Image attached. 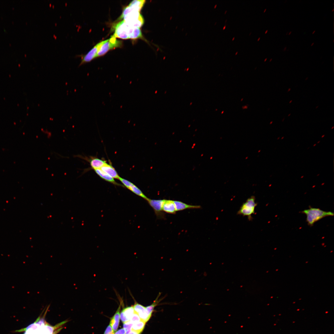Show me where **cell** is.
I'll return each mask as SVG.
<instances>
[{"mask_svg": "<svg viewBox=\"0 0 334 334\" xmlns=\"http://www.w3.org/2000/svg\"><path fill=\"white\" fill-rule=\"evenodd\" d=\"M113 28L114 32L113 36L116 38L135 39L143 37L139 28L131 26L123 20L117 23Z\"/></svg>", "mask_w": 334, "mask_h": 334, "instance_id": "cell-1", "label": "cell"}, {"mask_svg": "<svg viewBox=\"0 0 334 334\" xmlns=\"http://www.w3.org/2000/svg\"><path fill=\"white\" fill-rule=\"evenodd\" d=\"M302 212L306 216V220L308 225L312 226L318 221L327 216H333V212L330 211H325L319 208H310L304 210Z\"/></svg>", "mask_w": 334, "mask_h": 334, "instance_id": "cell-2", "label": "cell"}, {"mask_svg": "<svg viewBox=\"0 0 334 334\" xmlns=\"http://www.w3.org/2000/svg\"><path fill=\"white\" fill-rule=\"evenodd\" d=\"M257 205L255 196H252L243 203L237 214L243 216H247L250 220L252 219L251 215L255 213V208Z\"/></svg>", "mask_w": 334, "mask_h": 334, "instance_id": "cell-3", "label": "cell"}, {"mask_svg": "<svg viewBox=\"0 0 334 334\" xmlns=\"http://www.w3.org/2000/svg\"><path fill=\"white\" fill-rule=\"evenodd\" d=\"M123 20L129 25L135 28L141 27L143 24L144 19L139 11H132L123 17Z\"/></svg>", "mask_w": 334, "mask_h": 334, "instance_id": "cell-4", "label": "cell"}, {"mask_svg": "<svg viewBox=\"0 0 334 334\" xmlns=\"http://www.w3.org/2000/svg\"><path fill=\"white\" fill-rule=\"evenodd\" d=\"M121 41L112 36L109 39L105 40L97 53V57L105 55L110 50L121 47Z\"/></svg>", "mask_w": 334, "mask_h": 334, "instance_id": "cell-5", "label": "cell"}, {"mask_svg": "<svg viewBox=\"0 0 334 334\" xmlns=\"http://www.w3.org/2000/svg\"><path fill=\"white\" fill-rule=\"evenodd\" d=\"M165 199H148L147 201L153 208L157 218L165 219V214L163 210V205Z\"/></svg>", "mask_w": 334, "mask_h": 334, "instance_id": "cell-6", "label": "cell"}, {"mask_svg": "<svg viewBox=\"0 0 334 334\" xmlns=\"http://www.w3.org/2000/svg\"><path fill=\"white\" fill-rule=\"evenodd\" d=\"M105 41L98 43L93 47L87 54L81 56V59L79 66L90 62L97 57V53Z\"/></svg>", "mask_w": 334, "mask_h": 334, "instance_id": "cell-7", "label": "cell"}, {"mask_svg": "<svg viewBox=\"0 0 334 334\" xmlns=\"http://www.w3.org/2000/svg\"><path fill=\"white\" fill-rule=\"evenodd\" d=\"M125 186L137 195L147 201L149 199L136 186L131 182L120 177L119 179Z\"/></svg>", "mask_w": 334, "mask_h": 334, "instance_id": "cell-8", "label": "cell"}, {"mask_svg": "<svg viewBox=\"0 0 334 334\" xmlns=\"http://www.w3.org/2000/svg\"><path fill=\"white\" fill-rule=\"evenodd\" d=\"M135 312L137 313L141 320L146 323L151 317L146 308L142 305L137 302H135L133 306Z\"/></svg>", "mask_w": 334, "mask_h": 334, "instance_id": "cell-9", "label": "cell"}, {"mask_svg": "<svg viewBox=\"0 0 334 334\" xmlns=\"http://www.w3.org/2000/svg\"><path fill=\"white\" fill-rule=\"evenodd\" d=\"M76 156L77 157L88 161L90 163L92 168L94 169H101L106 163L105 161L97 158L91 157L89 159H88V158H85L83 156L80 155H77Z\"/></svg>", "mask_w": 334, "mask_h": 334, "instance_id": "cell-10", "label": "cell"}, {"mask_svg": "<svg viewBox=\"0 0 334 334\" xmlns=\"http://www.w3.org/2000/svg\"><path fill=\"white\" fill-rule=\"evenodd\" d=\"M163 210L167 213L175 214L176 211L173 200L165 199L163 205Z\"/></svg>", "mask_w": 334, "mask_h": 334, "instance_id": "cell-11", "label": "cell"}, {"mask_svg": "<svg viewBox=\"0 0 334 334\" xmlns=\"http://www.w3.org/2000/svg\"><path fill=\"white\" fill-rule=\"evenodd\" d=\"M176 211H180L187 209H198L201 208L199 205H193L188 204L181 201L173 200Z\"/></svg>", "mask_w": 334, "mask_h": 334, "instance_id": "cell-12", "label": "cell"}, {"mask_svg": "<svg viewBox=\"0 0 334 334\" xmlns=\"http://www.w3.org/2000/svg\"><path fill=\"white\" fill-rule=\"evenodd\" d=\"M101 169L113 178L118 179L120 177L114 168L111 165L107 163Z\"/></svg>", "mask_w": 334, "mask_h": 334, "instance_id": "cell-13", "label": "cell"}, {"mask_svg": "<svg viewBox=\"0 0 334 334\" xmlns=\"http://www.w3.org/2000/svg\"><path fill=\"white\" fill-rule=\"evenodd\" d=\"M120 307V305L116 312L111 318L109 324L114 332L116 331L117 330L119 324Z\"/></svg>", "mask_w": 334, "mask_h": 334, "instance_id": "cell-14", "label": "cell"}, {"mask_svg": "<svg viewBox=\"0 0 334 334\" xmlns=\"http://www.w3.org/2000/svg\"><path fill=\"white\" fill-rule=\"evenodd\" d=\"M94 170L96 173L100 177L104 180L111 182L114 185L118 186H121V184H119L116 182L113 178L110 176L106 173L104 172L101 169H96Z\"/></svg>", "mask_w": 334, "mask_h": 334, "instance_id": "cell-15", "label": "cell"}, {"mask_svg": "<svg viewBox=\"0 0 334 334\" xmlns=\"http://www.w3.org/2000/svg\"><path fill=\"white\" fill-rule=\"evenodd\" d=\"M145 0H135L132 1L129 5V7L131 11H139L143 7Z\"/></svg>", "mask_w": 334, "mask_h": 334, "instance_id": "cell-16", "label": "cell"}, {"mask_svg": "<svg viewBox=\"0 0 334 334\" xmlns=\"http://www.w3.org/2000/svg\"><path fill=\"white\" fill-rule=\"evenodd\" d=\"M146 322L141 320L139 322L133 324L131 330L136 331L140 334L143 330Z\"/></svg>", "mask_w": 334, "mask_h": 334, "instance_id": "cell-17", "label": "cell"}, {"mask_svg": "<svg viewBox=\"0 0 334 334\" xmlns=\"http://www.w3.org/2000/svg\"><path fill=\"white\" fill-rule=\"evenodd\" d=\"M161 294L160 293H159L158 296L157 297L155 300L154 301L153 303L151 304L150 305L146 307L147 310L149 314L151 316L152 313L154 309L155 306H156L158 303L161 300V299H159V298Z\"/></svg>", "mask_w": 334, "mask_h": 334, "instance_id": "cell-18", "label": "cell"}, {"mask_svg": "<svg viewBox=\"0 0 334 334\" xmlns=\"http://www.w3.org/2000/svg\"><path fill=\"white\" fill-rule=\"evenodd\" d=\"M123 313L128 319L130 320L135 313L133 306L126 307L122 310Z\"/></svg>", "mask_w": 334, "mask_h": 334, "instance_id": "cell-19", "label": "cell"}, {"mask_svg": "<svg viewBox=\"0 0 334 334\" xmlns=\"http://www.w3.org/2000/svg\"><path fill=\"white\" fill-rule=\"evenodd\" d=\"M133 323L130 320L123 323V328L126 334H129L131 330Z\"/></svg>", "mask_w": 334, "mask_h": 334, "instance_id": "cell-20", "label": "cell"}, {"mask_svg": "<svg viewBox=\"0 0 334 334\" xmlns=\"http://www.w3.org/2000/svg\"><path fill=\"white\" fill-rule=\"evenodd\" d=\"M141 320L138 315L135 312L130 319V321L133 324L139 322Z\"/></svg>", "mask_w": 334, "mask_h": 334, "instance_id": "cell-21", "label": "cell"}, {"mask_svg": "<svg viewBox=\"0 0 334 334\" xmlns=\"http://www.w3.org/2000/svg\"><path fill=\"white\" fill-rule=\"evenodd\" d=\"M114 332L109 324L106 328L104 334H114Z\"/></svg>", "mask_w": 334, "mask_h": 334, "instance_id": "cell-22", "label": "cell"}, {"mask_svg": "<svg viewBox=\"0 0 334 334\" xmlns=\"http://www.w3.org/2000/svg\"><path fill=\"white\" fill-rule=\"evenodd\" d=\"M120 317L123 323L130 320L128 319L126 317L122 310V311L120 315Z\"/></svg>", "mask_w": 334, "mask_h": 334, "instance_id": "cell-23", "label": "cell"}, {"mask_svg": "<svg viewBox=\"0 0 334 334\" xmlns=\"http://www.w3.org/2000/svg\"><path fill=\"white\" fill-rule=\"evenodd\" d=\"M125 331L124 328H122L115 332L114 334H125Z\"/></svg>", "mask_w": 334, "mask_h": 334, "instance_id": "cell-24", "label": "cell"}, {"mask_svg": "<svg viewBox=\"0 0 334 334\" xmlns=\"http://www.w3.org/2000/svg\"><path fill=\"white\" fill-rule=\"evenodd\" d=\"M129 334H140V333L136 331L131 330Z\"/></svg>", "mask_w": 334, "mask_h": 334, "instance_id": "cell-25", "label": "cell"}, {"mask_svg": "<svg viewBox=\"0 0 334 334\" xmlns=\"http://www.w3.org/2000/svg\"><path fill=\"white\" fill-rule=\"evenodd\" d=\"M286 47H285V48H284V49H283V50H284V51H285V50H286Z\"/></svg>", "mask_w": 334, "mask_h": 334, "instance_id": "cell-26", "label": "cell"}, {"mask_svg": "<svg viewBox=\"0 0 334 334\" xmlns=\"http://www.w3.org/2000/svg\"><path fill=\"white\" fill-rule=\"evenodd\" d=\"M315 30L312 33V34H314L315 33Z\"/></svg>", "mask_w": 334, "mask_h": 334, "instance_id": "cell-27", "label": "cell"}, {"mask_svg": "<svg viewBox=\"0 0 334 334\" xmlns=\"http://www.w3.org/2000/svg\"><path fill=\"white\" fill-rule=\"evenodd\" d=\"M314 42L312 43V44H311V46H313L314 45Z\"/></svg>", "mask_w": 334, "mask_h": 334, "instance_id": "cell-28", "label": "cell"}, {"mask_svg": "<svg viewBox=\"0 0 334 334\" xmlns=\"http://www.w3.org/2000/svg\"><path fill=\"white\" fill-rule=\"evenodd\" d=\"M268 32V30H266V31H265V34H266V33H267Z\"/></svg>", "mask_w": 334, "mask_h": 334, "instance_id": "cell-29", "label": "cell"}, {"mask_svg": "<svg viewBox=\"0 0 334 334\" xmlns=\"http://www.w3.org/2000/svg\"><path fill=\"white\" fill-rule=\"evenodd\" d=\"M291 32H291V31L290 32H289V33L288 35H290V34H291Z\"/></svg>", "mask_w": 334, "mask_h": 334, "instance_id": "cell-30", "label": "cell"}, {"mask_svg": "<svg viewBox=\"0 0 334 334\" xmlns=\"http://www.w3.org/2000/svg\"><path fill=\"white\" fill-rule=\"evenodd\" d=\"M266 9H265V10H264V11H263V12H265L266 11Z\"/></svg>", "mask_w": 334, "mask_h": 334, "instance_id": "cell-31", "label": "cell"}, {"mask_svg": "<svg viewBox=\"0 0 334 334\" xmlns=\"http://www.w3.org/2000/svg\"><path fill=\"white\" fill-rule=\"evenodd\" d=\"M267 58H265V60H264V62L266 61V60H267Z\"/></svg>", "mask_w": 334, "mask_h": 334, "instance_id": "cell-32", "label": "cell"}, {"mask_svg": "<svg viewBox=\"0 0 334 334\" xmlns=\"http://www.w3.org/2000/svg\"><path fill=\"white\" fill-rule=\"evenodd\" d=\"M225 27H226V26H224V28H223V29H225Z\"/></svg>", "mask_w": 334, "mask_h": 334, "instance_id": "cell-33", "label": "cell"}, {"mask_svg": "<svg viewBox=\"0 0 334 334\" xmlns=\"http://www.w3.org/2000/svg\"><path fill=\"white\" fill-rule=\"evenodd\" d=\"M290 90V88H289L288 90V92H289Z\"/></svg>", "mask_w": 334, "mask_h": 334, "instance_id": "cell-34", "label": "cell"}, {"mask_svg": "<svg viewBox=\"0 0 334 334\" xmlns=\"http://www.w3.org/2000/svg\"><path fill=\"white\" fill-rule=\"evenodd\" d=\"M272 60V58L269 61V62L271 61Z\"/></svg>", "mask_w": 334, "mask_h": 334, "instance_id": "cell-35", "label": "cell"}, {"mask_svg": "<svg viewBox=\"0 0 334 334\" xmlns=\"http://www.w3.org/2000/svg\"><path fill=\"white\" fill-rule=\"evenodd\" d=\"M260 39V37H259V38H258V41H259V39Z\"/></svg>", "mask_w": 334, "mask_h": 334, "instance_id": "cell-36", "label": "cell"}, {"mask_svg": "<svg viewBox=\"0 0 334 334\" xmlns=\"http://www.w3.org/2000/svg\"><path fill=\"white\" fill-rule=\"evenodd\" d=\"M292 100L291 101H290V102H289V103H291V102H292Z\"/></svg>", "mask_w": 334, "mask_h": 334, "instance_id": "cell-37", "label": "cell"}, {"mask_svg": "<svg viewBox=\"0 0 334 334\" xmlns=\"http://www.w3.org/2000/svg\"><path fill=\"white\" fill-rule=\"evenodd\" d=\"M334 9H333V10H332V11H334Z\"/></svg>", "mask_w": 334, "mask_h": 334, "instance_id": "cell-38", "label": "cell"}, {"mask_svg": "<svg viewBox=\"0 0 334 334\" xmlns=\"http://www.w3.org/2000/svg\"><path fill=\"white\" fill-rule=\"evenodd\" d=\"M234 37H233V39H232V40H233V39H234Z\"/></svg>", "mask_w": 334, "mask_h": 334, "instance_id": "cell-39", "label": "cell"}, {"mask_svg": "<svg viewBox=\"0 0 334 334\" xmlns=\"http://www.w3.org/2000/svg\"><path fill=\"white\" fill-rule=\"evenodd\" d=\"M238 53V52H236V53L235 54H236H236H237Z\"/></svg>", "mask_w": 334, "mask_h": 334, "instance_id": "cell-40", "label": "cell"}, {"mask_svg": "<svg viewBox=\"0 0 334 334\" xmlns=\"http://www.w3.org/2000/svg\"><path fill=\"white\" fill-rule=\"evenodd\" d=\"M324 136V135H323V136H322V137H323V136Z\"/></svg>", "mask_w": 334, "mask_h": 334, "instance_id": "cell-41", "label": "cell"}, {"mask_svg": "<svg viewBox=\"0 0 334 334\" xmlns=\"http://www.w3.org/2000/svg\"><path fill=\"white\" fill-rule=\"evenodd\" d=\"M290 115V114H289V115H288V116H289V115Z\"/></svg>", "mask_w": 334, "mask_h": 334, "instance_id": "cell-42", "label": "cell"}, {"mask_svg": "<svg viewBox=\"0 0 334 334\" xmlns=\"http://www.w3.org/2000/svg\"><path fill=\"white\" fill-rule=\"evenodd\" d=\"M334 127V126H333V127H332V129H333V128Z\"/></svg>", "mask_w": 334, "mask_h": 334, "instance_id": "cell-43", "label": "cell"}, {"mask_svg": "<svg viewBox=\"0 0 334 334\" xmlns=\"http://www.w3.org/2000/svg\"><path fill=\"white\" fill-rule=\"evenodd\" d=\"M226 11H226L225 12V13H226Z\"/></svg>", "mask_w": 334, "mask_h": 334, "instance_id": "cell-44", "label": "cell"}, {"mask_svg": "<svg viewBox=\"0 0 334 334\" xmlns=\"http://www.w3.org/2000/svg\"><path fill=\"white\" fill-rule=\"evenodd\" d=\"M288 32H287V33H286V35H287V34H288Z\"/></svg>", "mask_w": 334, "mask_h": 334, "instance_id": "cell-45", "label": "cell"}, {"mask_svg": "<svg viewBox=\"0 0 334 334\" xmlns=\"http://www.w3.org/2000/svg\"><path fill=\"white\" fill-rule=\"evenodd\" d=\"M316 144H315V145H314V146Z\"/></svg>", "mask_w": 334, "mask_h": 334, "instance_id": "cell-46", "label": "cell"}]
</instances>
